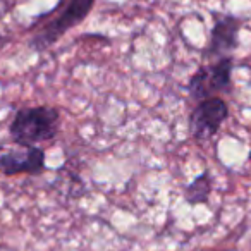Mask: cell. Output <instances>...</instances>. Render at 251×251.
Here are the masks:
<instances>
[{
  "label": "cell",
  "mask_w": 251,
  "mask_h": 251,
  "mask_svg": "<svg viewBox=\"0 0 251 251\" xmlns=\"http://www.w3.org/2000/svg\"><path fill=\"white\" fill-rule=\"evenodd\" d=\"M229 117V107L219 97L198 101L189 115V133L196 141H206L219 133L220 126Z\"/></svg>",
  "instance_id": "277c9868"
},
{
  "label": "cell",
  "mask_w": 251,
  "mask_h": 251,
  "mask_svg": "<svg viewBox=\"0 0 251 251\" xmlns=\"http://www.w3.org/2000/svg\"><path fill=\"white\" fill-rule=\"evenodd\" d=\"M95 7V0H60L55 9L50 11L53 18L43 14L38 18L40 28L35 29V35L29 40V47L35 52H45L52 45H55L69 29L88 18L91 9Z\"/></svg>",
  "instance_id": "6da1fadb"
},
{
  "label": "cell",
  "mask_w": 251,
  "mask_h": 251,
  "mask_svg": "<svg viewBox=\"0 0 251 251\" xmlns=\"http://www.w3.org/2000/svg\"><path fill=\"white\" fill-rule=\"evenodd\" d=\"M232 57L219 59L212 64L201 66L188 83L189 97L196 101H203L206 98L215 97L230 88V77H232Z\"/></svg>",
  "instance_id": "3957f363"
},
{
  "label": "cell",
  "mask_w": 251,
  "mask_h": 251,
  "mask_svg": "<svg viewBox=\"0 0 251 251\" xmlns=\"http://www.w3.org/2000/svg\"><path fill=\"white\" fill-rule=\"evenodd\" d=\"M212 188H213L212 176H210L208 171H205L200 176H196V177L184 188V200L191 206L203 205V203L208 201Z\"/></svg>",
  "instance_id": "52a82bcc"
},
{
  "label": "cell",
  "mask_w": 251,
  "mask_h": 251,
  "mask_svg": "<svg viewBox=\"0 0 251 251\" xmlns=\"http://www.w3.org/2000/svg\"><path fill=\"white\" fill-rule=\"evenodd\" d=\"M60 126L59 108L50 105L19 108L9 126V134L19 147H36L57 136Z\"/></svg>",
  "instance_id": "7a4b0ae2"
},
{
  "label": "cell",
  "mask_w": 251,
  "mask_h": 251,
  "mask_svg": "<svg viewBox=\"0 0 251 251\" xmlns=\"http://www.w3.org/2000/svg\"><path fill=\"white\" fill-rule=\"evenodd\" d=\"M14 2H19V0H12V4H14Z\"/></svg>",
  "instance_id": "ba28073f"
},
{
  "label": "cell",
  "mask_w": 251,
  "mask_h": 251,
  "mask_svg": "<svg viewBox=\"0 0 251 251\" xmlns=\"http://www.w3.org/2000/svg\"><path fill=\"white\" fill-rule=\"evenodd\" d=\"M239 19L234 16H222L215 21L210 35V43L203 55L208 59H226L237 49V35H239Z\"/></svg>",
  "instance_id": "8992f818"
},
{
  "label": "cell",
  "mask_w": 251,
  "mask_h": 251,
  "mask_svg": "<svg viewBox=\"0 0 251 251\" xmlns=\"http://www.w3.org/2000/svg\"><path fill=\"white\" fill-rule=\"evenodd\" d=\"M45 171V150L40 147H21V150H11L0 155V174L4 176H40Z\"/></svg>",
  "instance_id": "5b68a950"
}]
</instances>
